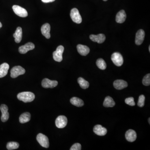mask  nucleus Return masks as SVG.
<instances>
[{
	"label": "nucleus",
	"instance_id": "6e6552de",
	"mask_svg": "<svg viewBox=\"0 0 150 150\" xmlns=\"http://www.w3.org/2000/svg\"><path fill=\"white\" fill-rule=\"evenodd\" d=\"M68 120L67 118L64 116H60L56 119V125L59 128H63L67 125Z\"/></svg>",
	"mask_w": 150,
	"mask_h": 150
},
{
	"label": "nucleus",
	"instance_id": "0eeeda50",
	"mask_svg": "<svg viewBox=\"0 0 150 150\" xmlns=\"http://www.w3.org/2000/svg\"><path fill=\"white\" fill-rule=\"evenodd\" d=\"M12 8L15 14L20 17L25 18L28 16V12L26 9L23 7L19 5H14L12 7Z\"/></svg>",
	"mask_w": 150,
	"mask_h": 150
},
{
	"label": "nucleus",
	"instance_id": "cd10ccee",
	"mask_svg": "<svg viewBox=\"0 0 150 150\" xmlns=\"http://www.w3.org/2000/svg\"><path fill=\"white\" fill-rule=\"evenodd\" d=\"M142 84L146 86H149L150 84V74L146 75L142 80Z\"/></svg>",
	"mask_w": 150,
	"mask_h": 150
},
{
	"label": "nucleus",
	"instance_id": "f704fd0d",
	"mask_svg": "<svg viewBox=\"0 0 150 150\" xmlns=\"http://www.w3.org/2000/svg\"><path fill=\"white\" fill-rule=\"evenodd\" d=\"M149 52H150V46H149Z\"/></svg>",
	"mask_w": 150,
	"mask_h": 150
},
{
	"label": "nucleus",
	"instance_id": "a211bd4d",
	"mask_svg": "<svg viewBox=\"0 0 150 150\" xmlns=\"http://www.w3.org/2000/svg\"><path fill=\"white\" fill-rule=\"evenodd\" d=\"M77 49L79 53L83 56L88 55L90 52L89 48L84 45L78 44L77 46Z\"/></svg>",
	"mask_w": 150,
	"mask_h": 150
},
{
	"label": "nucleus",
	"instance_id": "f3484780",
	"mask_svg": "<svg viewBox=\"0 0 150 150\" xmlns=\"http://www.w3.org/2000/svg\"><path fill=\"white\" fill-rule=\"evenodd\" d=\"M125 136L127 141L130 142H133L135 141L136 139V133L134 130L130 129L127 131L125 133Z\"/></svg>",
	"mask_w": 150,
	"mask_h": 150
},
{
	"label": "nucleus",
	"instance_id": "412c9836",
	"mask_svg": "<svg viewBox=\"0 0 150 150\" xmlns=\"http://www.w3.org/2000/svg\"><path fill=\"white\" fill-rule=\"evenodd\" d=\"M14 37L16 43H19L21 41L22 38V29L21 27H18L17 28L16 32L14 34Z\"/></svg>",
	"mask_w": 150,
	"mask_h": 150
},
{
	"label": "nucleus",
	"instance_id": "f03ea898",
	"mask_svg": "<svg viewBox=\"0 0 150 150\" xmlns=\"http://www.w3.org/2000/svg\"><path fill=\"white\" fill-rule=\"evenodd\" d=\"M64 48L63 46H59L57 48L56 51L53 52V59L57 62L61 61L63 60V53Z\"/></svg>",
	"mask_w": 150,
	"mask_h": 150
},
{
	"label": "nucleus",
	"instance_id": "c756f323",
	"mask_svg": "<svg viewBox=\"0 0 150 150\" xmlns=\"http://www.w3.org/2000/svg\"><path fill=\"white\" fill-rule=\"evenodd\" d=\"M125 101L127 104L129 105V106H134L135 105L134 100L133 97H130L126 98Z\"/></svg>",
	"mask_w": 150,
	"mask_h": 150
},
{
	"label": "nucleus",
	"instance_id": "bb28decb",
	"mask_svg": "<svg viewBox=\"0 0 150 150\" xmlns=\"http://www.w3.org/2000/svg\"><path fill=\"white\" fill-rule=\"evenodd\" d=\"M19 144L17 142H10L7 143L6 148L7 150H12L18 149Z\"/></svg>",
	"mask_w": 150,
	"mask_h": 150
},
{
	"label": "nucleus",
	"instance_id": "f8f14e48",
	"mask_svg": "<svg viewBox=\"0 0 150 150\" xmlns=\"http://www.w3.org/2000/svg\"><path fill=\"white\" fill-rule=\"evenodd\" d=\"M145 33L143 30L140 29L136 33L135 43L137 45H140L144 41Z\"/></svg>",
	"mask_w": 150,
	"mask_h": 150
},
{
	"label": "nucleus",
	"instance_id": "a878e982",
	"mask_svg": "<svg viewBox=\"0 0 150 150\" xmlns=\"http://www.w3.org/2000/svg\"><path fill=\"white\" fill-rule=\"evenodd\" d=\"M96 65L97 67L101 70H105L106 68V64L104 60L102 59H99L97 60Z\"/></svg>",
	"mask_w": 150,
	"mask_h": 150
},
{
	"label": "nucleus",
	"instance_id": "f257e3e1",
	"mask_svg": "<svg viewBox=\"0 0 150 150\" xmlns=\"http://www.w3.org/2000/svg\"><path fill=\"white\" fill-rule=\"evenodd\" d=\"M17 98L20 101L28 103L33 101L35 98V95L31 92H23L18 94Z\"/></svg>",
	"mask_w": 150,
	"mask_h": 150
},
{
	"label": "nucleus",
	"instance_id": "6ab92c4d",
	"mask_svg": "<svg viewBox=\"0 0 150 150\" xmlns=\"http://www.w3.org/2000/svg\"><path fill=\"white\" fill-rule=\"evenodd\" d=\"M126 15L125 11L121 10L117 13L116 16V20L118 23H123L126 19Z\"/></svg>",
	"mask_w": 150,
	"mask_h": 150
},
{
	"label": "nucleus",
	"instance_id": "39448f33",
	"mask_svg": "<svg viewBox=\"0 0 150 150\" xmlns=\"http://www.w3.org/2000/svg\"><path fill=\"white\" fill-rule=\"evenodd\" d=\"M36 139L38 143L42 147L48 148L49 146V142L48 138L42 134H39L36 137Z\"/></svg>",
	"mask_w": 150,
	"mask_h": 150
},
{
	"label": "nucleus",
	"instance_id": "72a5a7b5",
	"mask_svg": "<svg viewBox=\"0 0 150 150\" xmlns=\"http://www.w3.org/2000/svg\"><path fill=\"white\" fill-rule=\"evenodd\" d=\"M150 118H149V123H150Z\"/></svg>",
	"mask_w": 150,
	"mask_h": 150
},
{
	"label": "nucleus",
	"instance_id": "473e14b6",
	"mask_svg": "<svg viewBox=\"0 0 150 150\" xmlns=\"http://www.w3.org/2000/svg\"><path fill=\"white\" fill-rule=\"evenodd\" d=\"M2 27V23L0 22V29H1Z\"/></svg>",
	"mask_w": 150,
	"mask_h": 150
},
{
	"label": "nucleus",
	"instance_id": "20e7f679",
	"mask_svg": "<svg viewBox=\"0 0 150 150\" xmlns=\"http://www.w3.org/2000/svg\"><path fill=\"white\" fill-rule=\"evenodd\" d=\"M70 16L74 22L78 24H80L82 22V18L77 8H74L71 10Z\"/></svg>",
	"mask_w": 150,
	"mask_h": 150
},
{
	"label": "nucleus",
	"instance_id": "393cba45",
	"mask_svg": "<svg viewBox=\"0 0 150 150\" xmlns=\"http://www.w3.org/2000/svg\"><path fill=\"white\" fill-rule=\"evenodd\" d=\"M78 82L82 89H86L89 86V82L86 81L84 79L81 77L79 78L78 79Z\"/></svg>",
	"mask_w": 150,
	"mask_h": 150
},
{
	"label": "nucleus",
	"instance_id": "7ed1b4c3",
	"mask_svg": "<svg viewBox=\"0 0 150 150\" xmlns=\"http://www.w3.org/2000/svg\"><path fill=\"white\" fill-rule=\"evenodd\" d=\"M111 60L113 63L117 66H121L123 63V56L118 52H115L111 55Z\"/></svg>",
	"mask_w": 150,
	"mask_h": 150
},
{
	"label": "nucleus",
	"instance_id": "c85d7f7f",
	"mask_svg": "<svg viewBox=\"0 0 150 150\" xmlns=\"http://www.w3.org/2000/svg\"><path fill=\"white\" fill-rule=\"evenodd\" d=\"M145 97L143 95H141L139 97L138 106L140 107H142L145 104Z\"/></svg>",
	"mask_w": 150,
	"mask_h": 150
},
{
	"label": "nucleus",
	"instance_id": "1a4fd4ad",
	"mask_svg": "<svg viewBox=\"0 0 150 150\" xmlns=\"http://www.w3.org/2000/svg\"><path fill=\"white\" fill-rule=\"evenodd\" d=\"M58 82L56 80H52L48 78H44L42 81V86L46 89L52 88L56 87L58 85Z\"/></svg>",
	"mask_w": 150,
	"mask_h": 150
},
{
	"label": "nucleus",
	"instance_id": "9d476101",
	"mask_svg": "<svg viewBox=\"0 0 150 150\" xmlns=\"http://www.w3.org/2000/svg\"><path fill=\"white\" fill-rule=\"evenodd\" d=\"M0 109L2 112L1 120L3 122H5L8 120L9 118V112H8V107L6 105L2 104L0 107Z\"/></svg>",
	"mask_w": 150,
	"mask_h": 150
},
{
	"label": "nucleus",
	"instance_id": "5701e85b",
	"mask_svg": "<svg viewBox=\"0 0 150 150\" xmlns=\"http://www.w3.org/2000/svg\"><path fill=\"white\" fill-rule=\"evenodd\" d=\"M115 104V101L110 96H107L104 102V106L105 107H112Z\"/></svg>",
	"mask_w": 150,
	"mask_h": 150
},
{
	"label": "nucleus",
	"instance_id": "aec40b11",
	"mask_svg": "<svg viewBox=\"0 0 150 150\" xmlns=\"http://www.w3.org/2000/svg\"><path fill=\"white\" fill-rule=\"evenodd\" d=\"M9 68V65L6 63L0 65V78L4 77L7 74Z\"/></svg>",
	"mask_w": 150,
	"mask_h": 150
},
{
	"label": "nucleus",
	"instance_id": "9b49d317",
	"mask_svg": "<svg viewBox=\"0 0 150 150\" xmlns=\"http://www.w3.org/2000/svg\"><path fill=\"white\" fill-rule=\"evenodd\" d=\"M35 48V45L31 42H29L19 48L18 50L21 54H25L29 50H32Z\"/></svg>",
	"mask_w": 150,
	"mask_h": 150
},
{
	"label": "nucleus",
	"instance_id": "2eb2a0df",
	"mask_svg": "<svg viewBox=\"0 0 150 150\" xmlns=\"http://www.w3.org/2000/svg\"><path fill=\"white\" fill-rule=\"evenodd\" d=\"M50 26L49 23H46L42 26L41 31L43 35L47 39L50 38Z\"/></svg>",
	"mask_w": 150,
	"mask_h": 150
},
{
	"label": "nucleus",
	"instance_id": "dca6fc26",
	"mask_svg": "<svg viewBox=\"0 0 150 150\" xmlns=\"http://www.w3.org/2000/svg\"><path fill=\"white\" fill-rule=\"evenodd\" d=\"M127 86V82L123 80H117L113 82L114 88L117 90L123 89L126 88Z\"/></svg>",
	"mask_w": 150,
	"mask_h": 150
},
{
	"label": "nucleus",
	"instance_id": "2f4dec72",
	"mask_svg": "<svg viewBox=\"0 0 150 150\" xmlns=\"http://www.w3.org/2000/svg\"><path fill=\"white\" fill-rule=\"evenodd\" d=\"M43 2L45 3H48L52 2L55 1V0H41Z\"/></svg>",
	"mask_w": 150,
	"mask_h": 150
},
{
	"label": "nucleus",
	"instance_id": "c9c22d12",
	"mask_svg": "<svg viewBox=\"0 0 150 150\" xmlns=\"http://www.w3.org/2000/svg\"><path fill=\"white\" fill-rule=\"evenodd\" d=\"M104 1H107V0H103Z\"/></svg>",
	"mask_w": 150,
	"mask_h": 150
},
{
	"label": "nucleus",
	"instance_id": "ddd939ff",
	"mask_svg": "<svg viewBox=\"0 0 150 150\" xmlns=\"http://www.w3.org/2000/svg\"><path fill=\"white\" fill-rule=\"evenodd\" d=\"M90 38L93 42H97L98 44H102L106 40V36L104 34L102 33L99 34L97 35L92 34L90 35Z\"/></svg>",
	"mask_w": 150,
	"mask_h": 150
},
{
	"label": "nucleus",
	"instance_id": "423d86ee",
	"mask_svg": "<svg viewBox=\"0 0 150 150\" xmlns=\"http://www.w3.org/2000/svg\"><path fill=\"white\" fill-rule=\"evenodd\" d=\"M26 72L24 68L20 66L13 67L11 71V76L12 78H16L20 75L24 74Z\"/></svg>",
	"mask_w": 150,
	"mask_h": 150
},
{
	"label": "nucleus",
	"instance_id": "4be33fe9",
	"mask_svg": "<svg viewBox=\"0 0 150 150\" xmlns=\"http://www.w3.org/2000/svg\"><path fill=\"white\" fill-rule=\"evenodd\" d=\"M31 114L29 112H24L19 117V121L20 123H24L29 121L31 119Z\"/></svg>",
	"mask_w": 150,
	"mask_h": 150
},
{
	"label": "nucleus",
	"instance_id": "b1692460",
	"mask_svg": "<svg viewBox=\"0 0 150 150\" xmlns=\"http://www.w3.org/2000/svg\"><path fill=\"white\" fill-rule=\"evenodd\" d=\"M71 104L77 107H81L84 105V102L80 98L77 97H73L70 100Z\"/></svg>",
	"mask_w": 150,
	"mask_h": 150
},
{
	"label": "nucleus",
	"instance_id": "7c9ffc66",
	"mask_svg": "<svg viewBox=\"0 0 150 150\" xmlns=\"http://www.w3.org/2000/svg\"><path fill=\"white\" fill-rule=\"evenodd\" d=\"M81 149V145L79 143H75L70 149L71 150H80Z\"/></svg>",
	"mask_w": 150,
	"mask_h": 150
},
{
	"label": "nucleus",
	"instance_id": "4468645a",
	"mask_svg": "<svg viewBox=\"0 0 150 150\" xmlns=\"http://www.w3.org/2000/svg\"><path fill=\"white\" fill-rule=\"evenodd\" d=\"M93 132L96 135L100 136H104L106 134L107 130L104 127L100 125H95L93 128Z\"/></svg>",
	"mask_w": 150,
	"mask_h": 150
}]
</instances>
